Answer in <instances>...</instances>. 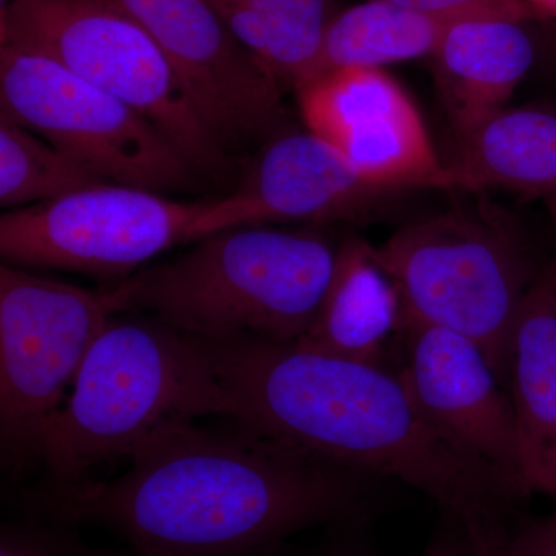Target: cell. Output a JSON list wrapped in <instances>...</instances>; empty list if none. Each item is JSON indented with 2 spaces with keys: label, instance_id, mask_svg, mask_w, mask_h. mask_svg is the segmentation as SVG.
Listing matches in <instances>:
<instances>
[{
  "label": "cell",
  "instance_id": "obj_4",
  "mask_svg": "<svg viewBox=\"0 0 556 556\" xmlns=\"http://www.w3.org/2000/svg\"><path fill=\"white\" fill-rule=\"evenodd\" d=\"M110 288L116 311L204 339L298 342L324 299L338 248L316 230L240 226Z\"/></svg>",
  "mask_w": 556,
  "mask_h": 556
},
{
  "label": "cell",
  "instance_id": "obj_29",
  "mask_svg": "<svg viewBox=\"0 0 556 556\" xmlns=\"http://www.w3.org/2000/svg\"><path fill=\"white\" fill-rule=\"evenodd\" d=\"M556 226V225H555Z\"/></svg>",
  "mask_w": 556,
  "mask_h": 556
},
{
  "label": "cell",
  "instance_id": "obj_21",
  "mask_svg": "<svg viewBox=\"0 0 556 556\" xmlns=\"http://www.w3.org/2000/svg\"><path fill=\"white\" fill-rule=\"evenodd\" d=\"M0 556H124L91 546L76 526L24 514L0 527ZM135 556V552H134Z\"/></svg>",
  "mask_w": 556,
  "mask_h": 556
},
{
  "label": "cell",
  "instance_id": "obj_25",
  "mask_svg": "<svg viewBox=\"0 0 556 556\" xmlns=\"http://www.w3.org/2000/svg\"><path fill=\"white\" fill-rule=\"evenodd\" d=\"M533 13L548 14L556 16V0H526Z\"/></svg>",
  "mask_w": 556,
  "mask_h": 556
},
{
  "label": "cell",
  "instance_id": "obj_12",
  "mask_svg": "<svg viewBox=\"0 0 556 556\" xmlns=\"http://www.w3.org/2000/svg\"><path fill=\"white\" fill-rule=\"evenodd\" d=\"M391 190L372 185L313 131L281 127L266 139L236 192L211 200L188 243L240 226L354 222Z\"/></svg>",
  "mask_w": 556,
  "mask_h": 556
},
{
  "label": "cell",
  "instance_id": "obj_9",
  "mask_svg": "<svg viewBox=\"0 0 556 556\" xmlns=\"http://www.w3.org/2000/svg\"><path fill=\"white\" fill-rule=\"evenodd\" d=\"M207 204L105 182L7 211L0 255L5 265L75 270L121 283L166 249L188 243L190 226Z\"/></svg>",
  "mask_w": 556,
  "mask_h": 556
},
{
  "label": "cell",
  "instance_id": "obj_18",
  "mask_svg": "<svg viewBox=\"0 0 556 556\" xmlns=\"http://www.w3.org/2000/svg\"><path fill=\"white\" fill-rule=\"evenodd\" d=\"M471 17L484 16L427 13L383 0H367L336 14L325 33L313 79L339 68H383L387 64L431 58L450 28Z\"/></svg>",
  "mask_w": 556,
  "mask_h": 556
},
{
  "label": "cell",
  "instance_id": "obj_5",
  "mask_svg": "<svg viewBox=\"0 0 556 556\" xmlns=\"http://www.w3.org/2000/svg\"><path fill=\"white\" fill-rule=\"evenodd\" d=\"M376 254L397 285L405 321L473 340L507 386L511 327L541 273L518 226L503 212L456 207L405 225Z\"/></svg>",
  "mask_w": 556,
  "mask_h": 556
},
{
  "label": "cell",
  "instance_id": "obj_22",
  "mask_svg": "<svg viewBox=\"0 0 556 556\" xmlns=\"http://www.w3.org/2000/svg\"><path fill=\"white\" fill-rule=\"evenodd\" d=\"M407 9L439 14H471L525 22L533 16L526 0H383Z\"/></svg>",
  "mask_w": 556,
  "mask_h": 556
},
{
  "label": "cell",
  "instance_id": "obj_23",
  "mask_svg": "<svg viewBox=\"0 0 556 556\" xmlns=\"http://www.w3.org/2000/svg\"><path fill=\"white\" fill-rule=\"evenodd\" d=\"M496 556H556V515L511 522Z\"/></svg>",
  "mask_w": 556,
  "mask_h": 556
},
{
  "label": "cell",
  "instance_id": "obj_7",
  "mask_svg": "<svg viewBox=\"0 0 556 556\" xmlns=\"http://www.w3.org/2000/svg\"><path fill=\"white\" fill-rule=\"evenodd\" d=\"M118 314L109 289L89 291L0 268V459L11 478L40 464L43 433L90 346Z\"/></svg>",
  "mask_w": 556,
  "mask_h": 556
},
{
  "label": "cell",
  "instance_id": "obj_28",
  "mask_svg": "<svg viewBox=\"0 0 556 556\" xmlns=\"http://www.w3.org/2000/svg\"><path fill=\"white\" fill-rule=\"evenodd\" d=\"M329 556H358V555H354V554H334V555H329Z\"/></svg>",
  "mask_w": 556,
  "mask_h": 556
},
{
  "label": "cell",
  "instance_id": "obj_13",
  "mask_svg": "<svg viewBox=\"0 0 556 556\" xmlns=\"http://www.w3.org/2000/svg\"><path fill=\"white\" fill-rule=\"evenodd\" d=\"M399 375L427 419L450 441L527 489L510 394L473 340L405 321Z\"/></svg>",
  "mask_w": 556,
  "mask_h": 556
},
{
  "label": "cell",
  "instance_id": "obj_1",
  "mask_svg": "<svg viewBox=\"0 0 556 556\" xmlns=\"http://www.w3.org/2000/svg\"><path fill=\"white\" fill-rule=\"evenodd\" d=\"M129 457L118 478L46 481L20 490L16 506L170 556H273L300 530L367 518L380 481L237 420L170 424Z\"/></svg>",
  "mask_w": 556,
  "mask_h": 556
},
{
  "label": "cell",
  "instance_id": "obj_27",
  "mask_svg": "<svg viewBox=\"0 0 556 556\" xmlns=\"http://www.w3.org/2000/svg\"><path fill=\"white\" fill-rule=\"evenodd\" d=\"M10 2H11V0H0V10H2L3 7L9 5Z\"/></svg>",
  "mask_w": 556,
  "mask_h": 556
},
{
  "label": "cell",
  "instance_id": "obj_14",
  "mask_svg": "<svg viewBox=\"0 0 556 556\" xmlns=\"http://www.w3.org/2000/svg\"><path fill=\"white\" fill-rule=\"evenodd\" d=\"M507 386L527 489L556 500V258L541 269L515 317Z\"/></svg>",
  "mask_w": 556,
  "mask_h": 556
},
{
  "label": "cell",
  "instance_id": "obj_11",
  "mask_svg": "<svg viewBox=\"0 0 556 556\" xmlns=\"http://www.w3.org/2000/svg\"><path fill=\"white\" fill-rule=\"evenodd\" d=\"M306 129L342 153L365 179L397 190L452 189L407 90L380 67H348L295 90Z\"/></svg>",
  "mask_w": 556,
  "mask_h": 556
},
{
  "label": "cell",
  "instance_id": "obj_2",
  "mask_svg": "<svg viewBox=\"0 0 556 556\" xmlns=\"http://www.w3.org/2000/svg\"><path fill=\"white\" fill-rule=\"evenodd\" d=\"M195 339L236 405L232 420L340 467L404 482L455 519L477 556L500 551L529 493L442 434L399 371L254 336Z\"/></svg>",
  "mask_w": 556,
  "mask_h": 556
},
{
  "label": "cell",
  "instance_id": "obj_24",
  "mask_svg": "<svg viewBox=\"0 0 556 556\" xmlns=\"http://www.w3.org/2000/svg\"><path fill=\"white\" fill-rule=\"evenodd\" d=\"M422 556H477L466 535H439Z\"/></svg>",
  "mask_w": 556,
  "mask_h": 556
},
{
  "label": "cell",
  "instance_id": "obj_16",
  "mask_svg": "<svg viewBox=\"0 0 556 556\" xmlns=\"http://www.w3.org/2000/svg\"><path fill=\"white\" fill-rule=\"evenodd\" d=\"M522 22L471 17L450 28L431 56L438 90L456 137L497 110L535 62V46Z\"/></svg>",
  "mask_w": 556,
  "mask_h": 556
},
{
  "label": "cell",
  "instance_id": "obj_8",
  "mask_svg": "<svg viewBox=\"0 0 556 556\" xmlns=\"http://www.w3.org/2000/svg\"><path fill=\"white\" fill-rule=\"evenodd\" d=\"M0 115L113 185L175 192L199 172L152 121L42 54L0 46Z\"/></svg>",
  "mask_w": 556,
  "mask_h": 556
},
{
  "label": "cell",
  "instance_id": "obj_15",
  "mask_svg": "<svg viewBox=\"0 0 556 556\" xmlns=\"http://www.w3.org/2000/svg\"><path fill=\"white\" fill-rule=\"evenodd\" d=\"M401 292L380 265L376 247L348 239L338 248L334 269L316 316L298 340L303 350L386 367L394 336H404Z\"/></svg>",
  "mask_w": 556,
  "mask_h": 556
},
{
  "label": "cell",
  "instance_id": "obj_17",
  "mask_svg": "<svg viewBox=\"0 0 556 556\" xmlns=\"http://www.w3.org/2000/svg\"><path fill=\"white\" fill-rule=\"evenodd\" d=\"M445 163L452 189L508 190L541 201L556 225V109H501L463 135Z\"/></svg>",
  "mask_w": 556,
  "mask_h": 556
},
{
  "label": "cell",
  "instance_id": "obj_10",
  "mask_svg": "<svg viewBox=\"0 0 556 556\" xmlns=\"http://www.w3.org/2000/svg\"><path fill=\"white\" fill-rule=\"evenodd\" d=\"M152 36L226 150L285 127L280 83L230 33L208 0H112Z\"/></svg>",
  "mask_w": 556,
  "mask_h": 556
},
{
  "label": "cell",
  "instance_id": "obj_6",
  "mask_svg": "<svg viewBox=\"0 0 556 556\" xmlns=\"http://www.w3.org/2000/svg\"><path fill=\"white\" fill-rule=\"evenodd\" d=\"M0 46L42 54L126 102L177 142L199 172L222 178L228 150L208 130L159 43L112 0H11Z\"/></svg>",
  "mask_w": 556,
  "mask_h": 556
},
{
  "label": "cell",
  "instance_id": "obj_20",
  "mask_svg": "<svg viewBox=\"0 0 556 556\" xmlns=\"http://www.w3.org/2000/svg\"><path fill=\"white\" fill-rule=\"evenodd\" d=\"M105 182L35 131L0 115V204L7 211Z\"/></svg>",
  "mask_w": 556,
  "mask_h": 556
},
{
  "label": "cell",
  "instance_id": "obj_19",
  "mask_svg": "<svg viewBox=\"0 0 556 556\" xmlns=\"http://www.w3.org/2000/svg\"><path fill=\"white\" fill-rule=\"evenodd\" d=\"M241 46L283 86L313 79L332 0H208Z\"/></svg>",
  "mask_w": 556,
  "mask_h": 556
},
{
  "label": "cell",
  "instance_id": "obj_26",
  "mask_svg": "<svg viewBox=\"0 0 556 556\" xmlns=\"http://www.w3.org/2000/svg\"><path fill=\"white\" fill-rule=\"evenodd\" d=\"M135 556H170L153 548H134Z\"/></svg>",
  "mask_w": 556,
  "mask_h": 556
},
{
  "label": "cell",
  "instance_id": "obj_3",
  "mask_svg": "<svg viewBox=\"0 0 556 556\" xmlns=\"http://www.w3.org/2000/svg\"><path fill=\"white\" fill-rule=\"evenodd\" d=\"M203 416L237 409L197 339L150 314H115L46 428L40 466L47 481H84L160 428Z\"/></svg>",
  "mask_w": 556,
  "mask_h": 556
}]
</instances>
